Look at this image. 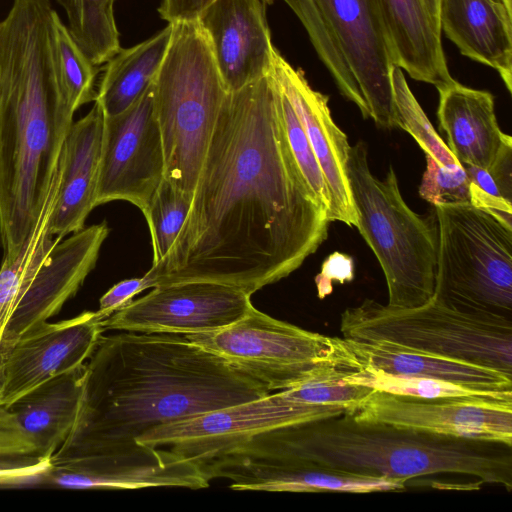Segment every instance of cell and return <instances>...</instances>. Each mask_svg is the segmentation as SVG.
<instances>
[{
  "label": "cell",
  "mask_w": 512,
  "mask_h": 512,
  "mask_svg": "<svg viewBox=\"0 0 512 512\" xmlns=\"http://www.w3.org/2000/svg\"><path fill=\"white\" fill-rule=\"evenodd\" d=\"M328 227L290 150L269 74L228 92L184 224L146 275L153 288L212 281L252 295L298 269Z\"/></svg>",
  "instance_id": "cell-1"
},
{
  "label": "cell",
  "mask_w": 512,
  "mask_h": 512,
  "mask_svg": "<svg viewBox=\"0 0 512 512\" xmlns=\"http://www.w3.org/2000/svg\"><path fill=\"white\" fill-rule=\"evenodd\" d=\"M269 393L182 334L103 333L84 366L73 427L49 462L63 470L84 458L129 452L156 427Z\"/></svg>",
  "instance_id": "cell-2"
},
{
  "label": "cell",
  "mask_w": 512,
  "mask_h": 512,
  "mask_svg": "<svg viewBox=\"0 0 512 512\" xmlns=\"http://www.w3.org/2000/svg\"><path fill=\"white\" fill-rule=\"evenodd\" d=\"M49 0H13L0 21V238L13 258L36 229L75 111L57 60Z\"/></svg>",
  "instance_id": "cell-3"
},
{
  "label": "cell",
  "mask_w": 512,
  "mask_h": 512,
  "mask_svg": "<svg viewBox=\"0 0 512 512\" xmlns=\"http://www.w3.org/2000/svg\"><path fill=\"white\" fill-rule=\"evenodd\" d=\"M279 458L407 482L438 473L512 488V446L356 420L351 413L263 431L242 443Z\"/></svg>",
  "instance_id": "cell-4"
},
{
  "label": "cell",
  "mask_w": 512,
  "mask_h": 512,
  "mask_svg": "<svg viewBox=\"0 0 512 512\" xmlns=\"http://www.w3.org/2000/svg\"><path fill=\"white\" fill-rule=\"evenodd\" d=\"M346 173L357 214L355 227L381 265L387 305L413 308L426 304L435 289L439 243L435 211L418 214L410 209L392 166L384 180L375 177L363 141L350 146Z\"/></svg>",
  "instance_id": "cell-5"
},
{
  "label": "cell",
  "mask_w": 512,
  "mask_h": 512,
  "mask_svg": "<svg viewBox=\"0 0 512 512\" xmlns=\"http://www.w3.org/2000/svg\"><path fill=\"white\" fill-rule=\"evenodd\" d=\"M172 24L170 43L153 82L165 178L193 195L222 104L228 94L198 21Z\"/></svg>",
  "instance_id": "cell-6"
},
{
  "label": "cell",
  "mask_w": 512,
  "mask_h": 512,
  "mask_svg": "<svg viewBox=\"0 0 512 512\" xmlns=\"http://www.w3.org/2000/svg\"><path fill=\"white\" fill-rule=\"evenodd\" d=\"M434 208L439 243L432 299L458 311L512 319V230L471 204Z\"/></svg>",
  "instance_id": "cell-7"
},
{
  "label": "cell",
  "mask_w": 512,
  "mask_h": 512,
  "mask_svg": "<svg viewBox=\"0 0 512 512\" xmlns=\"http://www.w3.org/2000/svg\"><path fill=\"white\" fill-rule=\"evenodd\" d=\"M340 331L346 339L384 340L512 377V319L458 311L434 299L413 308L365 299L342 312Z\"/></svg>",
  "instance_id": "cell-8"
},
{
  "label": "cell",
  "mask_w": 512,
  "mask_h": 512,
  "mask_svg": "<svg viewBox=\"0 0 512 512\" xmlns=\"http://www.w3.org/2000/svg\"><path fill=\"white\" fill-rule=\"evenodd\" d=\"M184 336L269 392L288 389L332 369H362L347 339L305 330L254 306L226 327Z\"/></svg>",
  "instance_id": "cell-9"
},
{
  "label": "cell",
  "mask_w": 512,
  "mask_h": 512,
  "mask_svg": "<svg viewBox=\"0 0 512 512\" xmlns=\"http://www.w3.org/2000/svg\"><path fill=\"white\" fill-rule=\"evenodd\" d=\"M349 413L342 406L301 403L281 391L156 427L136 443L167 449L196 463L266 430Z\"/></svg>",
  "instance_id": "cell-10"
},
{
  "label": "cell",
  "mask_w": 512,
  "mask_h": 512,
  "mask_svg": "<svg viewBox=\"0 0 512 512\" xmlns=\"http://www.w3.org/2000/svg\"><path fill=\"white\" fill-rule=\"evenodd\" d=\"M164 176L165 158L152 83L126 111L104 115L96 206L125 200L144 213Z\"/></svg>",
  "instance_id": "cell-11"
},
{
  "label": "cell",
  "mask_w": 512,
  "mask_h": 512,
  "mask_svg": "<svg viewBox=\"0 0 512 512\" xmlns=\"http://www.w3.org/2000/svg\"><path fill=\"white\" fill-rule=\"evenodd\" d=\"M251 294L212 281L156 286L102 320L104 331L192 334L226 327L251 308Z\"/></svg>",
  "instance_id": "cell-12"
},
{
  "label": "cell",
  "mask_w": 512,
  "mask_h": 512,
  "mask_svg": "<svg viewBox=\"0 0 512 512\" xmlns=\"http://www.w3.org/2000/svg\"><path fill=\"white\" fill-rule=\"evenodd\" d=\"M109 234L101 222L58 240L28 270L8 320L3 351L9 355L20 338L57 315L94 269Z\"/></svg>",
  "instance_id": "cell-13"
},
{
  "label": "cell",
  "mask_w": 512,
  "mask_h": 512,
  "mask_svg": "<svg viewBox=\"0 0 512 512\" xmlns=\"http://www.w3.org/2000/svg\"><path fill=\"white\" fill-rule=\"evenodd\" d=\"M369 109L394 128L392 71L396 66L378 0H314Z\"/></svg>",
  "instance_id": "cell-14"
},
{
  "label": "cell",
  "mask_w": 512,
  "mask_h": 512,
  "mask_svg": "<svg viewBox=\"0 0 512 512\" xmlns=\"http://www.w3.org/2000/svg\"><path fill=\"white\" fill-rule=\"evenodd\" d=\"M351 414L361 421L512 446V400L421 399L373 390Z\"/></svg>",
  "instance_id": "cell-15"
},
{
  "label": "cell",
  "mask_w": 512,
  "mask_h": 512,
  "mask_svg": "<svg viewBox=\"0 0 512 512\" xmlns=\"http://www.w3.org/2000/svg\"><path fill=\"white\" fill-rule=\"evenodd\" d=\"M198 464L209 480L226 479L232 490L241 491L371 493L398 491L406 486L401 480L345 473L241 446Z\"/></svg>",
  "instance_id": "cell-16"
},
{
  "label": "cell",
  "mask_w": 512,
  "mask_h": 512,
  "mask_svg": "<svg viewBox=\"0 0 512 512\" xmlns=\"http://www.w3.org/2000/svg\"><path fill=\"white\" fill-rule=\"evenodd\" d=\"M102 320L97 311H85L23 335L5 367L0 405L7 408L44 382L84 366L105 333Z\"/></svg>",
  "instance_id": "cell-17"
},
{
  "label": "cell",
  "mask_w": 512,
  "mask_h": 512,
  "mask_svg": "<svg viewBox=\"0 0 512 512\" xmlns=\"http://www.w3.org/2000/svg\"><path fill=\"white\" fill-rule=\"evenodd\" d=\"M270 74L300 119L321 167L330 199L329 222L356 226L357 214L346 173L350 145L346 134L332 119L329 98L314 90L303 71L291 66L276 48Z\"/></svg>",
  "instance_id": "cell-18"
},
{
  "label": "cell",
  "mask_w": 512,
  "mask_h": 512,
  "mask_svg": "<svg viewBox=\"0 0 512 512\" xmlns=\"http://www.w3.org/2000/svg\"><path fill=\"white\" fill-rule=\"evenodd\" d=\"M196 20L228 92L270 74L275 47L260 0H214Z\"/></svg>",
  "instance_id": "cell-19"
},
{
  "label": "cell",
  "mask_w": 512,
  "mask_h": 512,
  "mask_svg": "<svg viewBox=\"0 0 512 512\" xmlns=\"http://www.w3.org/2000/svg\"><path fill=\"white\" fill-rule=\"evenodd\" d=\"M43 482L76 489H203L210 480L196 462L141 445L125 453L84 458L63 470L51 468Z\"/></svg>",
  "instance_id": "cell-20"
},
{
  "label": "cell",
  "mask_w": 512,
  "mask_h": 512,
  "mask_svg": "<svg viewBox=\"0 0 512 512\" xmlns=\"http://www.w3.org/2000/svg\"><path fill=\"white\" fill-rule=\"evenodd\" d=\"M103 132L104 113L94 102L66 135L59 159L60 183L48 223L53 237L63 238L84 228L96 207Z\"/></svg>",
  "instance_id": "cell-21"
},
{
  "label": "cell",
  "mask_w": 512,
  "mask_h": 512,
  "mask_svg": "<svg viewBox=\"0 0 512 512\" xmlns=\"http://www.w3.org/2000/svg\"><path fill=\"white\" fill-rule=\"evenodd\" d=\"M439 23L462 55L496 70L512 92V0H439Z\"/></svg>",
  "instance_id": "cell-22"
},
{
  "label": "cell",
  "mask_w": 512,
  "mask_h": 512,
  "mask_svg": "<svg viewBox=\"0 0 512 512\" xmlns=\"http://www.w3.org/2000/svg\"><path fill=\"white\" fill-rule=\"evenodd\" d=\"M438 90L437 117L448 148L461 165L488 170L503 146L512 142L497 122L493 95L456 80Z\"/></svg>",
  "instance_id": "cell-23"
},
{
  "label": "cell",
  "mask_w": 512,
  "mask_h": 512,
  "mask_svg": "<svg viewBox=\"0 0 512 512\" xmlns=\"http://www.w3.org/2000/svg\"><path fill=\"white\" fill-rule=\"evenodd\" d=\"M396 66L436 89L451 84L439 22L423 0H378Z\"/></svg>",
  "instance_id": "cell-24"
},
{
  "label": "cell",
  "mask_w": 512,
  "mask_h": 512,
  "mask_svg": "<svg viewBox=\"0 0 512 512\" xmlns=\"http://www.w3.org/2000/svg\"><path fill=\"white\" fill-rule=\"evenodd\" d=\"M347 342L362 369L444 380L489 393L512 395V377L495 369L426 354L384 340L347 339Z\"/></svg>",
  "instance_id": "cell-25"
},
{
  "label": "cell",
  "mask_w": 512,
  "mask_h": 512,
  "mask_svg": "<svg viewBox=\"0 0 512 512\" xmlns=\"http://www.w3.org/2000/svg\"><path fill=\"white\" fill-rule=\"evenodd\" d=\"M84 366L44 382L7 407L42 459L50 460L70 434L80 404Z\"/></svg>",
  "instance_id": "cell-26"
},
{
  "label": "cell",
  "mask_w": 512,
  "mask_h": 512,
  "mask_svg": "<svg viewBox=\"0 0 512 512\" xmlns=\"http://www.w3.org/2000/svg\"><path fill=\"white\" fill-rule=\"evenodd\" d=\"M172 24L153 37L127 49H120L106 62L94 102L105 116L130 108L150 87L166 55Z\"/></svg>",
  "instance_id": "cell-27"
},
{
  "label": "cell",
  "mask_w": 512,
  "mask_h": 512,
  "mask_svg": "<svg viewBox=\"0 0 512 512\" xmlns=\"http://www.w3.org/2000/svg\"><path fill=\"white\" fill-rule=\"evenodd\" d=\"M60 183V171L56 172L44 213L36 229L23 243L19 252L10 259L3 258L0 267V391L2 389L7 359L3 352V336L13 305L30 267L60 239L48 231L50 214Z\"/></svg>",
  "instance_id": "cell-28"
},
{
  "label": "cell",
  "mask_w": 512,
  "mask_h": 512,
  "mask_svg": "<svg viewBox=\"0 0 512 512\" xmlns=\"http://www.w3.org/2000/svg\"><path fill=\"white\" fill-rule=\"evenodd\" d=\"M65 10L68 30L95 65L105 64L121 48L114 18L115 0H56Z\"/></svg>",
  "instance_id": "cell-29"
},
{
  "label": "cell",
  "mask_w": 512,
  "mask_h": 512,
  "mask_svg": "<svg viewBox=\"0 0 512 512\" xmlns=\"http://www.w3.org/2000/svg\"><path fill=\"white\" fill-rule=\"evenodd\" d=\"M344 379L350 383L370 387L373 390L413 398L489 397L512 400V395L489 393L457 383L432 378L395 376L374 369H361L346 375Z\"/></svg>",
  "instance_id": "cell-30"
},
{
  "label": "cell",
  "mask_w": 512,
  "mask_h": 512,
  "mask_svg": "<svg viewBox=\"0 0 512 512\" xmlns=\"http://www.w3.org/2000/svg\"><path fill=\"white\" fill-rule=\"evenodd\" d=\"M193 195L177 189L165 177L143 213L151 233L152 266L160 264L169 253L192 204Z\"/></svg>",
  "instance_id": "cell-31"
},
{
  "label": "cell",
  "mask_w": 512,
  "mask_h": 512,
  "mask_svg": "<svg viewBox=\"0 0 512 512\" xmlns=\"http://www.w3.org/2000/svg\"><path fill=\"white\" fill-rule=\"evenodd\" d=\"M392 88L396 127L407 131L419 144L425 155L444 166L460 163L437 134L426 114L409 88L402 69L392 71Z\"/></svg>",
  "instance_id": "cell-32"
},
{
  "label": "cell",
  "mask_w": 512,
  "mask_h": 512,
  "mask_svg": "<svg viewBox=\"0 0 512 512\" xmlns=\"http://www.w3.org/2000/svg\"><path fill=\"white\" fill-rule=\"evenodd\" d=\"M54 36L61 81L69 104L76 111L95 100L98 69L74 41L57 12L54 14Z\"/></svg>",
  "instance_id": "cell-33"
},
{
  "label": "cell",
  "mask_w": 512,
  "mask_h": 512,
  "mask_svg": "<svg viewBox=\"0 0 512 512\" xmlns=\"http://www.w3.org/2000/svg\"><path fill=\"white\" fill-rule=\"evenodd\" d=\"M352 372L345 369L328 370L281 392L296 402L342 406L353 413L373 389L346 381L344 377Z\"/></svg>",
  "instance_id": "cell-34"
},
{
  "label": "cell",
  "mask_w": 512,
  "mask_h": 512,
  "mask_svg": "<svg viewBox=\"0 0 512 512\" xmlns=\"http://www.w3.org/2000/svg\"><path fill=\"white\" fill-rule=\"evenodd\" d=\"M279 110L293 157L316 199L328 211L330 199L321 167L300 119L280 87Z\"/></svg>",
  "instance_id": "cell-35"
},
{
  "label": "cell",
  "mask_w": 512,
  "mask_h": 512,
  "mask_svg": "<svg viewBox=\"0 0 512 512\" xmlns=\"http://www.w3.org/2000/svg\"><path fill=\"white\" fill-rule=\"evenodd\" d=\"M425 156L427 166L419 187L420 196L433 206L471 204V181L463 166H444Z\"/></svg>",
  "instance_id": "cell-36"
},
{
  "label": "cell",
  "mask_w": 512,
  "mask_h": 512,
  "mask_svg": "<svg viewBox=\"0 0 512 512\" xmlns=\"http://www.w3.org/2000/svg\"><path fill=\"white\" fill-rule=\"evenodd\" d=\"M23 456H38L36 446L14 415L0 405V458Z\"/></svg>",
  "instance_id": "cell-37"
},
{
  "label": "cell",
  "mask_w": 512,
  "mask_h": 512,
  "mask_svg": "<svg viewBox=\"0 0 512 512\" xmlns=\"http://www.w3.org/2000/svg\"><path fill=\"white\" fill-rule=\"evenodd\" d=\"M148 288H153V285L146 274L139 278L122 280L100 298L97 313L104 320L115 311L128 305L137 294Z\"/></svg>",
  "instance_id": "cell-38"
},
{
  "label": "cell",
  "mask_w": 512,
  "mask_h": 512,
  "mask_svg": "<svg viewBox=\"0 0 512 512\" xmlns=\"http://www.w3.org/2000/svg\"><path fill=\"white\" fill-rule=\"evenodd\" d=\"M353 277V260L339 252L333 253L323 263L322 270L315 279L318 297L323 299L332 292V281L343 284L352 281Z\"/></svg>",
  "instance_id": "cell-39"
},
{
  "label": "cell",
  "mask_w": 512,
  "mask_h": 512,
  "mask_svg": "<svg viewBox=\"0 0 512 512\" xmlns=\"http://www.w3.org/2000/svg\"><path fill=\"white\" fill-rule=\"evenodd\" d=\"M214 0H162L159 14L168 23L195 20Z\"/></svg>",
  "instance_id": "cell-40"
},
{
  "label": "cell",
  "mask_w": 512,
  "mask_h": 512,
  "mask_svg": "<svg viewBox=\"0 0 512 512\" xmlns=\"http://www.w3.org/2000/svg\"><path fill=\"white\" fill-rule=\"evenodd\" d=\"M471 205L481 208L512 230V203L492 196L471 182Z\"/></svg>",
  "instance_id": "cell-41"
},
{
  "label": "cell",
  "mask_w": 512,
  "mask_h": 512,
  "mask_svg": "<svg viewBox=\"0 0 512 512\" xmlns=\"http://www.w3.org/2000/svg\"><path fill=\"white\" fill-rule=\"evenodd\" d=\"M488 172L503 199L512 203V142L503 146Z\"/></svg>",
  "instance_id": "cell-42"
},
{
  "label": "cell",
  "mask_w": 512,
  "mask_h": 512,
  "mask_svg": "<svg viewBox=\"0 0 512 512\" xmlns=\"http://www.w3.org/2000/svg\"><path fill=\"white\" fill-rule=\"evenodd\" d=\"M304 26L308 35H316L325 28V21L314 0H284Z\"/></svg>",
  "instance_id": "cell-43"
},
{
  "label": "cell",
  "mask_w": 512,
  "mask_h": 512,
  "mask_svg": "<svg viewBox=\"0 0 512 512\" xmlns=\"http://www.w3.org/2000/svg\"><path fill=\"white\" fill-rule=\"evenodd\" d=\"M463 169L465 170L469 180L476 185L478 188L483 190L484 192L495 196V197H501V194L498 190V187L496 183L494 182L492 176L488 172V170L476 167V166H470V165H462Z\"/></svg>",
  "instance_id": "cell-44"
},
{
  "label": "cell",
  "mask_w": 512,
  "mask_h": 512,
  "mask_svg": "<svg viewBox=\"0 0 512 512\" xmlns=\"http://www.w3.org/2000/svg\"><path fill=\"white\" fill-rule=\"evenodd\" d=\"M431 15L439 22V0H423ZM440 24V23H439Z\"/></svg>",
  "instance_id": "cell-45"
}]
</instances>
